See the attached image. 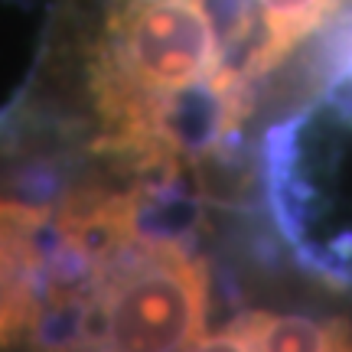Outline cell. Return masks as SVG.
<instances>
[{"mask_svg":"<svg viewBox=\"0 0 352 352\" xmlns=\"http://www.w3.org/2000/svg\"><path fill=\"white\" fill-rule=\"evenodd\" d=\"M186 192L88 173L52 209L39 352H192L212 327L209 254L173 222Z\"/></svg>","mask_w":352,"mask_h":352,"instance_id":"obj_1","label":"cell"},{"mask_svg":"<svg viewBox=\"0 0 352 352\" xmlns=\"http://www.w3.org/2000/svg\"><path fill=\"white\" fill-rule=\"evenodd\" d=\"M52 258V212L0 192V352L33 340Z\"/></svg>","mask_w":352,"mask_h":352,"instance_id":"obj_2","label":"cell"}]
</instances>
